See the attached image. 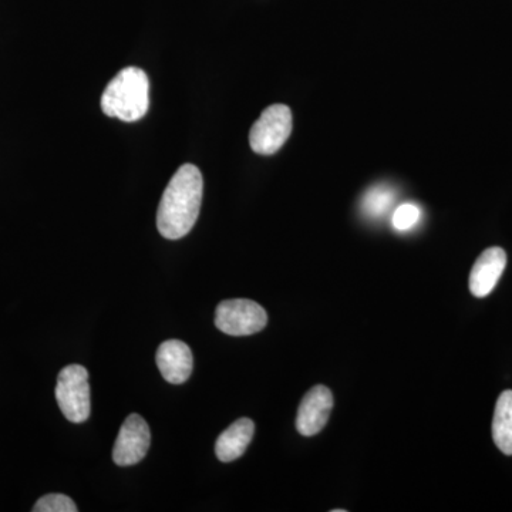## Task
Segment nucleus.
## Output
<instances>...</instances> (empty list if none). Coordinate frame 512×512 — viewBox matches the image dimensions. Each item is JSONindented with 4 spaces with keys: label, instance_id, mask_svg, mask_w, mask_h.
<instances>
[{
    "label": "nucleus",
    "instance_id": "1",
    "mask_svg": "<svg viewBox=\"0 0 512 512\" xmlns=\"http://www.w3.org/2000/svg\"><path fill=\"white\" fill-rule=\"evenodd\" d=\"M204 181L195 165L178 168L165 188L157 211V228L167 239L185 237L200 215Z\"/></svg>",
    "mask_w": 512,
    "mask_h": 512
},
{
    "label": "nucleus",
    "instance_id": "2",
    "mask_svg": "<svg viewBox=\"0 0 512 512\" xmlns=\"http://www.w3.org/2000/svg\"><path fill=\"white\" fill-rule=\"evenodd\" d=\"M150 106V82L144 70L126 67L121 70L104 90L101 109L109 117L127 123L141 120Z\"/></svg>",
    "mask_w": 512,
    "mask_h": 512
},
{
    "label": "nucleus",
    "instance_id": "3",
    "mask_svg": "<svg viewBox=\"0 0 512 512\" xmlns=\"http://www.w3.org/2000/svg\"><path fill=\"white\" fill-rule=\"evenodd\" d=\"M56 400L63 416L72 423H84L92 412L89 373L86 367H64L57 377Z\"/></svg>",
    "mask_w": 512,
    "mask_h": 512
},
{
    "label": "nucleus",
    "instance_id": "4",
    "mask_svg": "<svg viewBox=\"0 0 512 512\" xmlns=\"http://www.w3.org/2000/svg\"><path fill=\"white\" fill-rule=\"evenodd\" d=\"M292 133V111L285 104H274L261 114L249 133V144L256 154L271 156L281 150Z\"/></svg>",
    "mask_w": 512,
    "mask_h": 512
},
{
    "label": "nucleus",
    "instance_id": "5",
    "mask_svg": "<svg viewBox=\"0 0 512 512\" xmlns=\"http://www.w3.org/2000/svg\"><path fill=\"white\" fill-rule=\"evenodd\" d=\"M268 315L261 305L249 299H229L221 302L215 312V325L229 336H249L261 332Z\"/></svg>",
    "mask_w": 512,
    "mask_h": 512
},
{
    "label": "nucleus",
    "instance_id": "6",
    "mask_svg": "<svg viewBox=\"0 0 512 512\" xmlns=\"http://www.w3.org/2000/svg\"><path fill=\"white\" fill-rule=\"evenodd\" d=\"M151 433L147 421L140 414H130L121 426L113 447V460L117 466L127 467L140 463L150 448Z\"/></svg>",
    "mask_w": 512,
    "mask_h": 512
},
{
    "label": "nucleus",
    "instance_id": "7",
    "mask_svg": "<svg viewBox=\"0 0 512 512\" xmlns=\"http://www.w3.org/2000/svg\"><path fill=\"white\" fill-rule=\"evenodd\" d=\"M333 394L328 387L315 386L303 397L296 416V429L305 437L316 436L328 424Z\"/></svg>",
    "mask_w": 512,
    "mask_h": 512
},
{
    "label": "nucleus",
    "instance_id": "8",
    "mask_svg": "<svg viewBox=\"0 0 512 512\" xmlns=\"http://www.w3.org/2000/svg\"><path fill=\"white\" fill-rule=\"evenodd\" d=\"M505 266H507V254L504 249L498 247L485 249L471 269V293L477 298L490 295L500 281L501 275L504 274Z\"/></svg>",
    "mask_w": 512,
    "mask_h": 512
},
{
    "label": "nucleus",
    "instance_id": "9",
    "mask_svg": "<svg viewBox=\"0 0 512 512\" xmlns=\"http://www.w3.org/2000/svg\"><path fill=\"white\" fill-rule=\"evenodd\" d=\"M156 362L164 379L173 384L187 382L194 367L191 349L187 343L177 339L161 343Z\"/></svg>",
    "mask_w": 512,
    "mask_h": 512
},
{
    "label": "nucleus",
    "instance_id": "10",
    "mask_svg": "<svg viewBox=\"0 0 512 512\" xmlns=\"http://www.w3.org/2000/svg\"><path fill=\"white\" fill-rule=\"evenodd\" d=\"M255 433L251 419H239L218 437L215 453L222 463H231L247 451Z\"/></svg>",
    "mask_w": 512,
    "mask_h": 512
},
{
    "label": "nucleus",
    "instance_id": "11",
    "mask_svg": "<svg viewBox=\"0 0 512 512\" xmlns=\"http://www.w3.org/2000/svg\"><path fill=\"white\" fill-rule=\"evenodd\" d=\"M493 439L507 456H512V390L498 397L493 420Z\"/></svg>",
    "mask_w": 512,
    "mask_h": 512
},
{
    "label": "nucleus",
    "instance_id": "12",
    "mask_svg": "<svg viewBox=\"0 0 512 512\" xmlns=\"http://www.w3.org/2000/svg\"><path fill=\"white\" fill-rule=\"evenodd\" d=\"M394 191L387 185H376L366 192L362 201V210L367 217L380 218L389 212L394 201Z\"/></svg>",
    "mask_w": 512,
    "mask_h": 512
},
{
    "label": "nucleus",
    "instance_id": "13",
    "mask_svg": "<svg viewBox=\"0 0 512 512\" xmlns=\"http://www.w3.org/2000/svg\"><path fill=\"white\" fill-rule=\"evenodd\" d=\"M35 512H76L77 507L72 498L63 494H47L37 501Z\"/></svg>",
    "mask_w": 512,
    "mask_h": 512
},
{
    "label": "nucleus",
    "instance_id": "14",
    "mask_svg": "<svg viewBox=\"0 0 512 512\" xmlns=\"http://www.w3.org/2000/svg\"><path fill=\"white\" fill-rule=\"evenodd\" d=\"M421 211L419 207L413 204H403L394 211L393 227L397 231H409L419 222Z\"/></svg>",
    "mask_w": 512,
    "mask_h": 512
}]
</instances>
